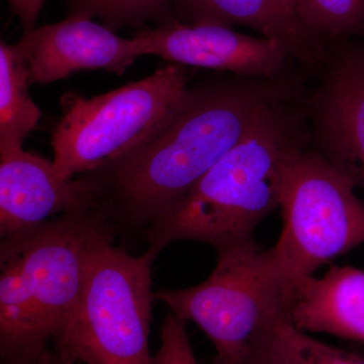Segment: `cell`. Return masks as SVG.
<instances>
[{
	"mask_svg": "<svg viewBox=\"0 0 364 364\" xmlns=\"http://www.w3.org/2000/svg\"><path fill=\"white\" fill-rule=\"evenodd\" d=\"M299 90L296 80L284 75L188 88L147 142L90 172L98 205L111 218L149 226L240 142L265 107L296 100Z\"/></svg>",
	"mask_w": 364,
	"mask_h": 364,
	"instance_id": "cell-1",
	"label": "cell"
},
{
	"mask_svg": "<svg viewBox=\"0 0 364 364\" xmlns=\"http://www.w3.org/2000/svg\"><path fill=\"white\" fill-rule=\"evenodd\" d=\"M289 104L265 107L240 142L147 227L151 246L161 251L188 240L219 250L253 239L258 224L279 208L287 155L304 144Z\"/></svg>",
	"mask_w": 364,
	"mask_h": 364,
	"instance_id": "cell-2",
	"label": "cell"
},
{
	"mask_svg": "<svg viewBox=\"0 0 364 364\" xmlns=\"http://www.w3.org/2000/svg\"><path fill=\"white\" fill-rule=\"evenodd\" d=\"M112 241L90 253L77 301L53 336L69 363L153 364L151 272L160 250L150 245L135 257Z\"/></svg>",
	"mask_w": 364,
	"mask_h": 364,
	"instance_id": "cell-3",
	"label": "cell"
},
{
	"mask_svg": "<svg viewBox=\"0 0 364 364\" xmlns=\"http://www.w3.org/2000/svg\"><path fill=\"white\" fill-rule=\"evenodd\" d=\"M355 188L303 144L287 155L279 205L284 228L268 251L289 305L296 287L318 267L364 244V203Z\"/></svg>",
	"mask_w": 364,
	"mask_h": 364,
	"instance_id": "cell-4",
	"label": "cell"
},
{
	"mask_svg": "<svg viewBox=\"0 0 364 364\" xmlns=\"http://www.w3.org/2000/svg\"><path fill=\"white\" fill-rule=\"evenodd\" d=\"M188 88L184 66L172 64L90 100L68 93L52 134L57 176L90 173L140 147L173 116Z\"/></svg>",
	"mask_w": 364,
	"mask_h": 364,
	"instance_id": "cell-5",
	"label": "cell"
},
{
	"mask_svg": "<svg viewBox=\"0 0 364 364\" xmlns=\"http://www.w3.org/2000/svg\"><path fill=\"white\" fill-rule=\"evenodd\" d=\"M205 282L183 289H161L155 299L184 322L196 323L214 345L213 364H244L258 335L280 313L287 315L284 287L269 251L253 239L217 250Z\"/></svg>",
	"mask_w": 364,
	"mask_h": 364,
	"instance_id": "cell-6",
	"label": "cell"
},
{
	"mask_svg": "<svg viewBox=\"0 0 364 364\" xmlns=\"http://www.w3.org/2000/svg\"><path fill=\"white\" fill-rule=\"evenodd\" d=\"M109 221L102 208H85L2 238L0 256L20 268L43 348L75 305L90 253L98 244L114 239Z\"/></svg>",
	"mask_w": 364,
	"mask_h": 364,
	"instance_id": "cell-7",
	"label": "cell"
},
{
	"mask_svg": "<svg viewBox=\"0 0 364 364\" xmlns=\"http://www.w3.org/2000/svg\"><path fill=\"white\" fill-rule=\"evenodd\" d=\"M143 55L182 66L229 71L240 77L272 80L284 75L289 54L277 41L244 35L217 25L164 23L134 36Z\"/></svg>",
	"mask_w": 364,
	"mask_h": 364,
	"instance_id": "cell-8",
	"label": "cell"
},
{
	"mask_svg": "<svg viewBox=\"0 0 364 364\" xmlns=\"http://www.w3.org/2000/svg\"><path fill=\"white\" fill-rule=\"evenodd\" d=\"M25 57L31 83L61 80L85 69H105L122 74L138 57L140 42L124 39L83 14H69L59 23L23 33L18 43Z\"/></svg>",
	"mask_w": 364,
	"mask_h": 364,
	"instance_id": "cell-9",
	"label": "cell"
},
{
	"mask_svg": "<svg viewBox=\"0 0 364 364\" xmlns=\"http://www.w3.org/2000/svg\"><path fill=\"white\" fill-rule=\"evenodd\" d=\"M0 161L1 238L33 229L57 214L98 207L97 182L90 174L60 178L53 162L23 150Z\"/></svg>",
	"mask_w": 364,
	"mask_h": 364,
	"instance_id": "cell-10",
	"label": "cell"
},
{
	"mask_svg": "<svg viewBox=\"0 0 364 364\" xmlns=\"http://www.w3.org/2000/svg\"><path fill=\"white\" fill-rule=\"evenodd\" d=\"M318 154L364 191V54L333 60L311 102Z\"/></svg>",
	"mask_w": 364,
	"mask_h": 364,
	"instance_id": "cell-11",
	"label": "cell"
},
{
	"mask_svg": "<svg viewBox=\"0 0 364 364\" xmlns=\"http://www.w3.org/2000/svg\"><path fill=\"white\" fill-rule=\"evenodd\" d=\"M173 16L188 25L247 26L277 41L304 65L325 58L324 40L306 28L282 0H173Z\"/></svg>",
	"mask_w": 364,
	"mask_h": 364,
	"instance_id": "cell-12",
	"label": "cell"
},
{
	"mask_svg": "<svg viewBox=\"0 0 364 364\" xmlns=\"http://www.w3.org/2000/svg\"><path fill=\"white\" fill-rule=\"evenodd\" d=\"M287 318L306 333H323L364 343V270L331 265L294 291Z\"/></svg>",
	"mask_w": 364,
	"mask_h": 364,
	"instance_id": "cell-13",
	"label": "cell"
},
{
	"mask_svg": "<svg viewBox=\"0 0 364 364\" xmlns=\"http://www.w3.org/2000/svg\"><path fill=\"white\" fill-rule=\"evenodd\" d=\"M30 70L18 44L0 43V157L23 150L41 112L28 95Z\"/></svg>",
	"mask_w": 364,
	"mask_h": 364,
	"instance_id": "cell-14",
	"label": "cell"
},
{
	"mask_svg": "<svg viewBox=\"0 0 364 364\" xmlns=\"http://www.w3.org/2000/svg\"><path fill=\"white\" fill-rule=\"evenodd\" d=\"M244 364H364V356L313 338L280 313L263 328Z\"/></svg>",
	"mask_w": 364,
	"mask_h": 364,
	"instance_id": "cell-15",
	"label": "cell"
},
{
	"mask_svg": "<svg viewBox=\"0 0 364 364\" xmlns=\"http://www.w3.org/2000/svg\"><path fill=\"white\" fill-rule=\"evenodd\" d=\"M173 0H68L70 14L98 18L114 31L122 26L139 28L147 21L173 23Z\"/></svg>",
	"mask_w": 364,
	"mask_h": 364,
	"instance_id": "cell-16",
	"label": "cell"
},
{
	"mask_svg": "<svg viewBox=\"0 0 364 364\" xmlns=\"http://www.w3.org/2000/svg\"><path fill=\"white\" fill-rule=\"evenodd\" d=\"M294 13L306 28L323 40L364 31V0H299Z\"/></svg>",
	"mask_w": 364,
	"mask_h": 364,
	"instance_id": "cell-17",
	"label": "cell"
},
{
	"mask_svg": "<svg viewBox=\"0 0 364 364\" xmlns=\"http://www.w3.org/2000/svg\"><path fill=\"white\" fill-rule=\"evenodd\" d=\"M186 324L172 313L166 316L161 328V344L153 356V364H198Z\"/></svg>",
	"mask_w": 364,
	"mask_h": 364,
	"instance_id": "cell-18",
	"label": "cell"
},
{
	"mask_svg": "<svg viewBox=\"0 0 364 364\" xmlns=\"http://www.w3.org/2000/svg\"><path fill=\"white\" fill-rule=\"evenodd\" d=\"M11 11L20 18L23 33L35 28L45 0H9Z\"/></svg>",
	"mask_w": 364,
	"mask_h": 364,
	"instance_id": "cell-19",
	"label": "cell"
},
{
	"mask_svg": "<svg viewBox=\"0 0 364 364\" xmlns=\"http://www.w3.org/2000/svg\"><path fill=\"white\" fill-rule=\"evenodd\" d=\"M2 364H71L57 353L46 348L37 355L30 358L18 359V360L4 361Z\"/></svg>",
	"mask_w": 364,
	"mask_h": 364,
	"instance_id": "cell-20",
	"label": "cell"
},
{
	"mask_svg": "<svg viewBox=\"0 0 364 364\" xmlns=\"http://www.w3.org/2000/svg\"><path fill=\"white\" fill-rule=\"evenodd\" d=\"M282 1H284V4H286L287 6L289 7V9H293V11H294V6H296V4H298L299 0H282Z\"/></svg>",
	"mask_w": 364,
	"mask_h": 364,
	"instance_id": "cell-21",
	"label": "cell"
}]
</instances>
